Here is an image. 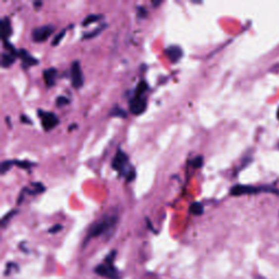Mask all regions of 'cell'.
Masks as SVG:
<instances>
[{
	"label": "cell",
	"instance_id": "6da1fadb",
	"mask_svg": "<svg viewBox=\"0 0 279 279\" xmlns=\"http://www.w3.org/2000/svg\"><path fill=\"white\" fill-rule=\"evenodd\" d=\"M112 167L114 169V170L119 171L122 176H124L125 180H127L128 182L132 181V180L135 178V170L133 169V167H131L129 165L128 155L121 150H119L117 152V154L112 161Z\"/></svg>",
	"mask_w": 279,
	"mask_h": 279
},
{
	"label": "cell",
	"instance_id": "7a4b0ae2",
	"mask_svg": "<svg viewBox=\"0 0 279 279\" xmlns=\"http://www.w3.org/2000/svg\"><path fill=\"white\" fill-rule=\"evenodd\" d=\"M116 223H117V216H106L104 217L102 221L95 223L94 225L90 228L89 233H87V237L85 239V243L87 241H90L91 239L100 237L102 234L111 230V229H112L114 225H116Z\"/></svg>",
	"mask_w": 279,
	"mask_h": 279
},
{
	"label": "cell",
	"instance_id": "3957f363",
	"mask_svg": "<svg viewBox=\"0 0 279 279\" xmlns=\"http://www.w3.org/2000/svg\"><path fill=\"white\" fill-rule=\"evenodd\" d=\"M114 255H116V252L112 251V252L107 256L106 263L101 264L96 267L95 272L98 275L102 277H105L107 279H120L119 272L114 269L112 265V259H114Z\"/></svg>",
	"mask_w": 279,
	"mask_h": 279
},
{
	"label": "cell",
	"instance_id": "277c9868",
	"mask_svg": "<svg viewBox=\"0 0 279 279\" xmlns=\"http://www.w3.org/2000/svg\"><path fill=\"white\" fill-rule=\"evenodd\" d=\"M71 82H72L74 89H80L84 83L83 72H82L79 60H74L72 64H71Z\"/></svg>",
	"mask_w": 279,
	"mask_h": 279
},
{
	"label": "cell",
	"instance_id": "5b68a950",
	"mask_svg": "<svg viewBox=\"0 0 279 279\" xmlns=\"http://www.w3.org/2000/svg\"><path fill=\"white\" fill-rule=\"evenodd\" d=\"M55 31L54 25H43L40 27H36L32 31V38L36 43H43L48 40Z\"/></svg>",
	"mask_w": 279,
	"mask_h": 279
},
{
	"label": "cell",
	"instance_id": "8992f818",
	"mask_svg": "<svg viewBox=\"0 0 279 279\" xmlns=\"http://www.w3.org/2000/svg\"><path fill=\"white\" fill-rule=\"evenodd\" d=\"M130 111L133 114H141L145 112L146 105H147V100L144 95H138L134 94V96L130 100Z\"/></svg>",
	"mask_w": 279,
	"mask_h": 279
},
{
	"label": "cell",
	"instance_id": "52a82bcc",
	"mask_svg": "<svg viewBox=\"0 0 279 279\" xmlns=\"http://www.w3.org/2000/svg\"><path fill=\"white\" fill-rule=\"evenodd\" d=\"M38 116H40V118L42 120L43 128L46 131L54 129L59 123V119L54 112L38 111Z\"/></svg>",
	"mask_w": 279,
	"mask_h": 279
},
{
	"label": "cell",
	"instance_id": "ba28073f",
	"mask_svg": "<svg viewBox=\"0 0 279 279\" xmlns=\"http://www.w3.org/2000/svg\"><path fill=\"white\" fill-rule=\"evenodd\" d=\"M262 189L261 188H254L251 185H242V184H237L231 188L230 194L231 195H244V194H253V193H259Z\"/></svg>",
	"mask_w": 279,
	"mask_h": 279
},
{
	"label": "cell",
	"instance_id": "9c48e42d",
	"mask_svg": "<svg viewBox=\"0 0 279 279\" xmlns=\"http://www.w3.org/2000/svg\"><path fill=\"white\" fill-rule=\"evenodd\" d=\"M166 56L169 58L171 62H178L180 59L183 56L182 49L179 46H169L166 48L165 51Z\"/></svg>",
	"mask_w": 279,
	"mask_h": 279
},
{
	"label": "cell",
	"instance_id": "30bf717a",
	"mask_svg": "<svg viewBox=\"0 0 279 279\" xmlns=\"http://www.w3.org/2000/svg\"><path fill=\"white\" fill-rule=\"evenodd\" d=\"M44 81L48 87H52L56 83V78H57V70L55 68H49L44 71L43 73Z\"/></svg>",
	"mask_w": 279,
	"mask_h": 279
},
{
	"label": "cell",
	"instance_id": "8fae6325",
	"mask_svg": "<svg viewBox=\"0 0 279 279\" xmlns=\"http://www.w3.org/2000/svg\"><path fill=\"white\" fill-rule=\"evenodd\" d=\"M16 56H19V52L18 53H13V52H4L1 56V65L3 68H8L10 65H12L15 61Z\"/></svg>",
	"mask_w": 279,
	"mask_h": 279
},
{
	"label": "cell",
	"instance_id": "7c38bea8",
	"mask_svg": "<svg viewBox=\"0 0 279 279\" xmlns=\"http://www.w3.org/2000/svg\"><path fill=\"white\" fill-rule=\"evenodd\" d=\"M19 57L22 59L23 63L26 64V67H31V65H35L38 63V60L33 56H31L30 53L25 51V49H20Z\"/></svg>",
	"mask_w": 279,
	"mask_h": 279
},
{
	"label": "cell",
	"instance_id": "4fadbf2b",
	"mask_svg": "<svg viewBox=\"0 0 279 279\" xmlns=\"http://www.w3.org/2000/svg\"><path fill=\"white\" fill-rule=\"evenodd\" d=\"M0 25H1V35H2V40L7 41V38L10 37L11 33H12V27H11V23L9 18H3L0 22Z\"/></svg>",
	"mask_w": 279,
	"mask_h": 279
},
{
	"label": "cell",
	"instance_id": "5bb4252c",
	"mask_svg": "<svg viewBox=\"0 0 279 279\" xmlns=\"http://www.w3.org/2000/svg\"><path fill=\"white\" fill-rule=\"evenodd\" d=\"M190 212L195 216L202 215L204 213L203 204L200 203V202H194V203H192V205L190 206Z\"/></svg>",
	"mask_w": 279,
	"mask_h": 279
},
{
	"label": "cell",
	"instance_id": "9a60e30c",
	"mask_svg": "<svg viewBox=\"0 0 279 279\" xmlns=\"http://www.w3.org/2000/svg\"><path fill=\"white\" fill-rule=\"evenodd\" d=\"M112 117H119V118H125L127 117V112H125L122 108H120L119 106H114L111 112H109Z\"/></svg>",
	"mask_w": 279,
	"mask_h": 279
},
{
	"label": "cell",
	"instance_id": "2e32d148",
	"mask_svg": "<svg viewBox=\"0 0 279 279\" xmlns=\"http://www.w3.org/2000/svg\"><path fill=\"white\" fill-rule=\"evenodd\" d=\"M101 18H102V15H100V14H90L84 19L83 23L82 24H83V26H87V25H90L92 23H94V22L98 21Z\"/></svg>",
	"mask_w": 279,
	"mask_h": 279
},
{
	"label": "cell",
	"instance_id": "e0dca14e",
	"mask_svg": "<svg viewBox=\"0 0 279 279\" xmlns=\"http://www.w3.org/2000/svg\"><path fill=\"white\" fill-rule=\"evenodd\" d=\"M149 90V86H147L146 84V82L144 81H142L139 83L138 87L135 89V92H134V94H138V95H144V93Z\"/></svg>",
	"mask_w": 279,
	"mask_h": 279
},
{
	"label": "cell",
	"instance_id": "ac0fdd59",
	"mask_svg": "<svg viewBox=\"0 0 279 279\" xmlns=\"http://www.w3.org/2000/svg\"><path fill=\"white\" fill-rule=\"evenodd\" d=\"M106 27V25H101L100 27H97V29H95L94 31H92V32H90V33H85L84 34V36H83V38L84 40H86V38H93V37H95V36H97L98 34H100V33L105 29Z\"/></svg>",
	"mask_w": 279,
	"mask_h": 279
},
{
	"label": "cell",
	"instance_id": "d6986e66",
	"mask_svg": "<svg viewBox=\"0 0 279 279\" xmlns=\"http://www.w3.org/2000/svg\"><path fill=\"white\" fill-rule=\"evenodd\" d=\"M12 165H14L13 164V161H4L1 163V166H0V169H1V173H5V171L9 170V169L12 167Z\"/></svg>",
	"mask_w": 279,
	"mask_h": 279
},
{
	"label": "cell",
	"instance_id": "ffe728a7",
	"mask_svg": "<svg viewBox=\"0 0 279 279\" xmlns=\"http://www.w3.org/2000/svg\"><path fill=\"white\" fill-rule=\"evenodd\" d=\"M65 31H67V30H65V29H64V30H62V31H61V32H60V33H58V34H57L56 36H55V38H54V40H53V44H52V45H53V46H57V45H58V44L60 43V41H61V40H62V38L64 37Z\"/></svg>",
	"mask_w": 279,
	"mask_h": 279
},
{
	"label": "cell",
	"instance_id": "44dd1931",
	"mask_svg": "<svg viewBox=\"0 0 279 279\" xmlns=\"http://www.w3.org/2000/svg\"><path fill=\"white\" fill-rule=\"evenodd\" d=\"M13 164L14 165H16V166H19V167H21V168H24V169H26V168H30V167H32L33 166V164L32 163H30V162H21V161H13Z\"/></svg>",
	"mask_w": 279,
	"mask_h": 279
},
{
	"label": "cell",
	"instance_id": "7402d4cb",
	"mask_svg": "<svg viewBox=\"0 0 279 279\" xmlns=\"http://www.w3.org/2000/svg\"><path fill=\"white\" fill-rule=\"evenodd\" d=\"M192 165H193L194 168H200V167H202V165H203V157H202V156L195 157L194 160L192 161Z\"/></svg>",
	"mask_w": 279,
	"mask_h": 279
},
{
	"label": "cell",
	"instance_id": "603a6c76",
	"mask_svg": "<svg viewBox=\"0 0 279 279\" xmlns=\"http://www.w3.org/2000/svg\"><path fill=\"white\" fill-rule=\"evenodd\" d=\"M32 185L35 189V193H42V192H44V191H45V187H44V185L40 182H33Z\"/></svg>",
	"mask_w": 279,
	"mask_h": 279
},
{
	"label": "cell",
	"instance_id": "cb8c5ba5",
	"mask_svg": "<svg viewBox=\"0 0 279 279\" xmlns=\"http://www.w3.org/2000/svg\"><path fill=\"white\" fill-rule=\"evenodd\" d=\"M56 103H57V105L60 107V106H63V105H67V104L69 103V100H68L67 97H64V96H59L57 98Z\"/></svg>",
	"mask_w": 279,
	"mask_h": 279
},
{
	"label": "cell",
	"instance_id": "d4e9b609",
	"mask_svg": "<svg viewBox=\"0 0 279 279\" xmlns=\"http://www.w3.org/2000/svg\"><path fill=\"white\" fill-rule=\"evenodd\" d=\"M16 213V211H12V212H10V213H8L7 215H5L3 218H2V221H1V223H2V226H4L5 223H7V222L8 221H10V218L12 217L14 214Z\"/></svg>",
	"mask_w": 279,
	"mask_h": 279
},
{
	"label": "cell",
	"instance_id": "484cf974",
	"mask_svg": "<svg viewBox=\"0 0 279 279\" xmlns=\"http://www.w3.org/2000/svg\"><path fill=\"white\" fill-rule=\"evenodd\" d=\"M61 229H62V226H61V225H56V226H54L53 228L49 229V232L55 233V232H58L59 230H61Z\"/></svg>",
	"mask_w": 279,
	"mask_h": 279
},
{
	"label": "cell",
	"instance_id": "4316f807",
	"mask_svg": "<svg viewBox=\"0 0 279 279\" xmlns=\"http://www.w3.org/2000/svg\"><path fill=\"white\" fill-rule=\"evenodd\" d=\"M146 14H147V11L144 7L139 8V16H140V18H144Z\"/></svg>",
	"mask_w": 279,
	"mask_h": 279
},
{
	"label": "cell",
	"instance_id": "83f0119b",
	"mask_svg": "<svg viewBox=\"0 0 279 279\" xmlns=\"http://www.w3.org/2000/svg\"><path fill=\"white\" fill-rule=\"evenodd\" d=\"M21 120H22V121H23V123H29V124H32V121H31V120H30L29 118H27V117H25V116H22V117H21Z\"/></svg>",
	"mask_w": 279,
	"mask_h": 279
},
{
	"label": "cell",
	"instance_id": "f1b7e54d",
	"mask_svg": "<svg viewBox=\"0 0 279 279\" xmlns=\"http://www.w3.org/2000/svg\"><path fill=\"white\" fill-rule=\"evenodd\" d=\"M162 3V1H157V2H153V5H154V7H156V5H160Z\"/></svg>",
	"mask_w": 279,
	"mask_h": 279
},
{
	"label": "cell",
	"instance_id": "f546056e",
	"mask_svg": "<svg viewBox=\"0 0 279 279\" xmlns=\"http://www.w3.org/2000/svg\"><path fill=\"white\" fill-rule=\"evenodd\" d=\"M34 5L35 7H40V5H42V2H34Z\"/></svg>",
	"mask_w": 279,
	"mask_h": 279
},
{
	"label": "cell",
	"instance_id": "4dcf8cb0",
	"mask_svg": "<svg viewBox=\"0 0 279 279\" xmlns=\"http://www.w3.org/2000/svg\"><path fill=\"white\" fill-rule=\"evenodd\" d=\"M277 118L279 119V108H278V111H277Z\"/></svg>",
	"mask_w": 279,
	"mask_h": 279
}]
</instances>
